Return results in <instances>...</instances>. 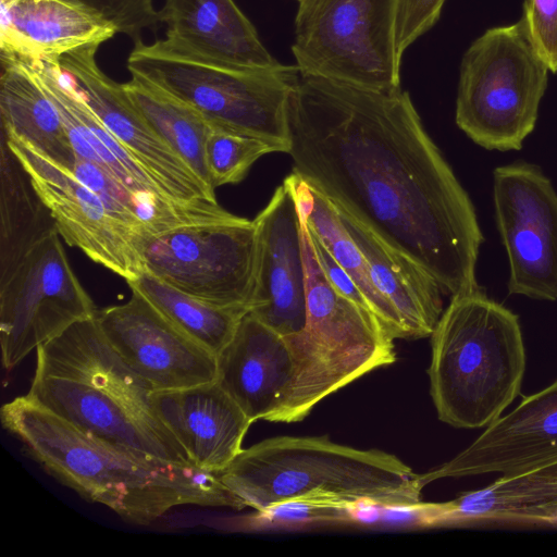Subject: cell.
Returning <instances> with one entry per match:
<instances>
[{
	"label": "cell",
	"instance_id": "6da1fadb",
	"mask_svg": "<svg viewBox=\"0 0 557 557\" xmlns=\"http://www.w3.org/2000/svg\"><path fill=\"white\" fill-rule=\"evenodd\" d=\"M293 172L408 257L444 295L479 286L474 206L407 91L301 73L287 107Z\"/></svg>",
	"mask_w": 557,
	"mask_h": 557
},
{
	"label": "cell",
	"instance_id": "7a4b0ae2",
	"mask_svg": "<svg viewBox=\"0 0 557 557\" xmlns=\"http://www.w3.org/2000/svg\"><path fill=\"white\" fill-rule=\"evenodd\" d=\"M0 418L3 428L49 474L128 522L150 524L182 505L246 507L218 473L100 440L27 395L5 403Z\"/></svg>",
	"mask_w": 557,
	"mask_h": 557
},
{
	"label": "cell",
	"instance_id": "3957f363",
	"mask_svg": "<svg viewBox=\"0 0 557 557\" xmlns=\"http://www.w3.org/2000/svg\"><path fill=\"white\" fill-rule=\"evenodd\" d=\"M36 351L26 395L38 405L111 444L190 463L152 406L153 388L122 360L95 315L72 324Z\"/></svg>",
	"mask_w": 557,
	"mask_h": 557
},
{
	"label": "cell",
	"instance_id": "277c9868",
	"mask_svg": "<svg viewBox=\"0 0 557 557\" xmlns=\"http://www.w3.org/2000/svg\"><path fill=\"white\" fill-rule=\"evenodd\" d=\"M221 482L246 507L286 499L383 506L421 502L419 474L393 454L337 444L329 436H275L243 449Z\"/></svg>",
	"mask_w": 557,
	"mask_h": 557
},
{
	"label": "cell",
	"instance_id": "5b68a950",
	"mask_svg": "<svg viewBox=\"0 0 557 557\" xmlns=\"http://www.w3.org/2000/svg\"><path fill=\"white\" fill-rule=\"evenodd\" d=\"M431 346L430 393L442 422L486 428L520 394L525 350L519 317L482 287L451 296Z\"/></svg>",
	"mask_w": 557,
	"mask_h": 557
},
{
	"label": "cell",
	"instance_id": "8992f818",
	"mask_svg": "<svg viewBox=\"0 0 557 557\" xmlns=\"http://www.w3.org/2000/svg\"><path fill=\"white\" fill-rule=\"evenodd\" d=\"M307 304L306 327L284 337L293 360L289 389L271 422L305 419L325 397L396 360L394 338L368 310L338 292L301 231Z\"/></svg>",
	"mask_w": 557,
	"mask_h": 557
},
{
	"label": "cell",
	"instance_id": "52a82bcc",
	"mask_svg": "<svg viewBox=\"0 0 557 557\" xmlns=\"http://www.w3.org/2000/svg\"><path fill=\"white\" fill-rule=\"evenodd\" d=\"M126 65L132 76L191 106L213 127L261 139L275 152L288 153L287 107L299 76L297 65L264 71L234 69L165 39L134 42Z\"/></svg>",
	"mask_w": 557,
	"mask_h": 557
},
{
	"label": "cell",
	"instance_id": "ba28073f",
	"mask_svg": "<svg viewBox=\"0 0 557 557\" xmlns=\"http://www.w3.org/2000/svg\"><path fill=\"white\" fill-rule=\"evenodd\" d=\"M522 18L487 29L465 52L456 124L487 150H520L533 132L548 84Z\"/></svg>",
	"mask_w": 557,
	"mask_h": 557
},
{
	"label": "cell",
	"instance_id": "9c48e42d",
	"mask_svg": "<svg viewBox=\"0 0 557 557\" xmlns=\"http://www.w3.org/2000/svg\"><path fill=\"white\" fill-rule=\"evenodd\" d=\"M398 0H302L292 47L301 73L357 86L400 87Z\"/></svg>",
	"mask_w": 557,
	"mask_h": 557
},
{
	"label": "cell",
	"instance_id": "30bf717a",
	"mask_svg": "<svg viewBox=\"0 0 557 557\" xmlns=\"http://www.w3.org/2000/svg\"><path fill=\"white\" fill-rule=\"evenodd\" d=\"M146 272L205 301L247 307L255 292L257 230L235 216L181 225L148 237Z\"/></svg>",
	"mask_w": 557,
	"mask_h": 557
},
{
	"label": "cell",
	"instance_id": "8fae6325",
	"mask_svg": "<svg viewBox=\"0 0 557 557\" xmlns=\"http://www.w3.org/2000/svg\"><path fill=\"white\" fill-rule=\"evenodd\" d=\"M96 311L70 264L58 230L51 232L0 281L3 367L13 369L34 349Z\"/></svg>",
	"mask_w": 557,
	"mask_h": 557
},
{
	"label": "cell",
	"instance_id": "7c38bea8",
	"mask_svg": "<svg viewBox=\"0 0 557 557\" xmlns=\"http://www.w3.org/2000/svg\"><path fill=\"white\" fill-rule=\"evenodd\" d=\"M1 134L67 245L127 283L146 272L147 236L114 215L71 171L2 128Z\"/></svg>",
	"mask_w": 557,
	"mask_h": 557
},
{
	"label": "cell",
	"instance_id": "4fadbf2b",
	"mask_svg": "<svg viewBox=\"0 0 557 557\" xmlns=\"http://www.w3.org/2000/svg\"><path fill=\"white\" fill-rule=\"evenodd\" d=\"M493 200L509 294L557 300V193L550 180L525 161L497 166Z\"/></svg>",
	"mask_w": 557,
	"mask_h": 557
},
{
	"label": "cell",
	"instance_id": "5bb4252c",
	"mask_svg": "<svg viewBox=\"0 0 557 557\" xmlns=\"http://www.w3.org/2000/svg\"><path fill=\"white\" fill-rule=\"evenodd\" d=\"M99 46L87 45L64 53L59 59L60 70L103 125L168 197L181 203H219L214 190L194 173L134 108L123 84L101 71L96 60Z\"/></svg>",
	"mask_w": 557,
	"mask_h": 557
},
{
	"label": "cell",
	"instance_id": "9a60e30c",
	"mask_svg": "<svg viewBox=\"0 0 557 557\" xmlns=\"http://www.w3.org/2000/svg\"><path fill=\"white\" fill-rule=\"evenodd\" d=\"M95 317L109 344L153 391L216 381V356L175 326L138 292L132 290L122 305L97 309Z\"/></svg>",
	"mask_w": 557,
	"mask_h": 557
},
{
	"label": "cell",
	"instance_id": "2e32d148",
	"mask_svg": "<svg viewBox=\"0 0 557 557\" xmlns=\"http://www.w3.org/2000/svg\"><path fill=\"white\" fill-rule=\"evenodd\" d=\"M257 230L255 292L249 312L283 337L307 323L300 214L288 175L253 219Z\"/></svg>",
	"mask_w": 557,
	"mask_h": 557
},
{
	"label": "cell",
	"instance_id": "e0dca14e",
	"mask_svg": "<svg viewBox=\"0 0 557 557\" xmlns=\"http://www.w3.org/2000/svg\"><path fill=\"white\" fill-rule=\"evenodd\" d=\"M557 460V379L523 396L449 461L419 474L423 486L445 478L484 473L517 474Z\"/></svg>",
	"mask_w": 557,
	"mask_h": 557
},
{
	"label": "cell",
	"instance_id": "ac0fdd59",
	"mask_svg": "<svg viewBox=\"0 0 557 557\" xmlns=\"http://www.w3.org/2000/svg\"><path fill=\"white\" fill-rule=\"evenodd\" d=\"M151 401L195 467L219 473L243 450L252 422L216 381L154 391Z\"/></svg>",
	"mask_w": 557,
	"mask_h": 557
},
{
	"label": "cell",
	"instance_id": "d6986e66",
	"mask_svg": "<svg viewBox=\"0 0 557 557\" xmlns=\"http://www.w3.org/2000/svg\"><path fill=\"white\" fill-rule=\"evenodd\" d=\"M285 338L248 312L216 356V382L255 422L270 421L292 383Z\"/></svg>",
	"mask_w": 557,
	"mask_h": 557
},
{
	"label": "cell",
	"instance_id": "ffe728a7",
	"mask_svg": "<svg viewBox=\"0 0 557 557\" xmlns=\"http://www.w3.org/2000/svg\"><path fill=\"white\" fill-rule=\"evenodd\" d=\"M116 33L108 21L70 0H1V58L59 67L64 53L101 45Z\"/></svg>",
	"mask_w": 557,
	"mask_h": 557
},
{
	"label": "cell",
	"instance_id": "44dd1931",
	"mask_svg": "<svg viewBox=\"0 0 557 557\" xmlns=\"http://www.w3.org/2000/svg\"><path fill=\"white\" fill-rule=\"evenodd\" d=\"M165 40L225 66L264 71L282 66L233 0H164Z\"/></svg>",
	"mask_w": 557,
	"mask_h": 557
},
{
	"label": "cell",
	"instance_id": "7402d4cb",
	"mask_svg": "<svg viewBox=\"0 0 557 557\" xmlns=\"http://www.w3.org/2000/svg\"><path fill=\"white\" fill-rule=\"evenodd\" d=\"M512 522L557 528V460L433 503L432 527Z\"/></svg>",
	"mask_w": 557,
	"mask_h": 557
},
{
	"label": "cell",
	"instance_id": "603a6c76",
	"mask_svg": "<svg viewBox=\"0 0 557 557\" xmlns=\"http://www.w3.org/2000/svg\"><path fill=\"white\" fill-rule=\"evenodd\" d=\"M21 62L57 106L77 157L98 164L143 197L173 200L103 125L60 67L45 62Z\"/></svg>",
	"mask_w": 557,
	"mask_h": 557
},
{
	"label": "cell",
	"instance_id": "cb8c5ba5",
	"mask_svg": "<svg viewBox=\"0 0 557 557\" xmlns=\"http://www.w3.org/2000/svg\"><path fill=\"white\" fill-rule=\"evenodd\" d=\"M338 214L363 255L374 285L399 313L408 338L431 336L444 311L443 292L436 281L355 220Z\"/></svg>",
	"mask_w": 557,
	"mask_h": 557
},
{
	"label": "cell",
	"instance_id": "d4e9b609",
	"mask_svg": "<svg viewBox=\"0 0 557 557\" xmlns=\"http://www.w3.org/2000/svg\"><path fill=\"white\" fill-rule=\"evenodd\" d=\"M1 63V128L72 171L76 153L57 106L24 63L5 58Z\"/></svg>",
	"mask_w": 557,
	"mask_h": 557
},
{
	"label": "cell",
	"instance_id": "484cf974",
	"mask_svg": "<svg viewBox=\"0 0 557 557\" xmlns=\"http://www.w3.org/2000/svg\"><path fill=\"white\" fill-rule=\"evenodd\" d=\"M290 175L298 209L305 216L308 227L358 286L383 330L394 339H408L399 313L374 285L368 263L342 223L337 210L296 174Z\"/></svg>",
	"mask_w": 557,
	"mask_h": 557
},
{
	"label": "cell",
	"instance_id": "4316f807",
	"mask_svg": "<svg viewBox=\"0 0 557 557\" xmlns=\"http://www.w3.org/2000/svg\"><path fill=\"white\" fill-rule=\"evenodd\" d=\"M55 230L53 218L1 134L0 281L34 245Z\"/></svg>",
	"mask_w": 557,
	"mask_h": 557
},
{
	"label": "cell",
	"instance_id": "83f0119b",
	"mask_svg": "<svg viewBox=\"0 0 557 557\" xmlns=\"http://www.w3.org/2000/svg\"><path fill=\"white\" fill-rule=\"evenodd\" d=\"M134 108L211 189L206 161L210 122L195 108L137 76L123 84ZM214 190V189H213Z\"/></svg>",
	"mask_w": 557,
	"mask_h": 557
},
{
	"label": "cell",
	"instance_id": "f1b7e54d",
	"mask_svg": "<svg viewBox=\"0 0 557 557\" xmlns=\"http://www.w3.org/2000/svg\"><path fill=\"white\" fill-rule=\"evenodd\" d=\"M181 331L218 356L235 335L247 307L214 305L144 272L127 283Z\"/></svg>",
	"mask_w": 557,
	"mask_h": 557
},
{
	"label": "cell",
	"instance_id": "f546056e",
	"mask_svg": "<svg viewBox=\"0 0 557 557\" xmlns=\"http://www.w3.org/2000/svg\"><path fill=\"white\" fill-rule=\"evenodd\" d=\"M271 152L275 149L261 139L212 127L206 144L211 187L242 182L251 165Z\"/></svg>",
	"mask_w": 557,
	"mask_h": 557
},
{
	"label": "cell",
	"instance_id": "4dcf8cb0",
	"mask_svg": "<svg viewBox=\"0 0 557 557\" xmlns=\"http://www.w3.org/2000/svg\"><path fill=\"white\" fill-rule=\"evenodd\" d=\"M351 505L286 499L256 510L249 518L255 528L298 529L319 523H352Z\"/></svg>",
	"mask_w": 557,
	"mask_h": 557
},
{
	"label": "cell",
	"instance_id": "1f68e13d",
	"mask_svg": "<svg viewBox=\"0 0 557 557\" xmlns=\"http://www.w3.org/2000/svg\"><path fill=\"white\" fill-rule=\"evenodd\" d=\"M98 14L108 21L117 33L133 39H143L145 30L156 32L159 28L160 13L153 0H70Z\"/></svg>",
	"mask_w": 557,
	"mask_h": 557
},
{
	"label": "cell",
	"instance_id": "d6a6232c",
	"mask_svg": "<svg viewBox=\"0 0 557 557\" xmlns=\"http://www.w3.org/2000/svg\"><path fill=\"white\" fill-rule=\"evenodd\" d=\"M521 18L534 50L557 73V0H525Z\"/></svg>",
	"mask_w": 557,
	"mask_h": 557
},
{
	"label": "cell",
	"instance_id": "836d02e7",
	"mask_svg": "<svg viewBox=\"0 0 557 557\" xmlns=\"http://www.w3.org/2000/svg\"><path fill=\"white\" fill-rule=\"evenodd\" d=\"M445 0H398L396 46L403 52L438 21Z\"/></svg>",
	"mask_w": 557,
	"mask_h": 557
},
{
	"label": "cell",
	"instance_id": "e575fe53",
	"mask_svg": "<svg viewBox=\"0 0 557 557\" xmlns=\"http://www.w3.org/2000/svg\"><path fill=\"white\" fill-rule=\"evenodd\" d=\"M315 257L331 284L343 295L371 312L368 302L346 271L337 263L318 236L308 227ZM372 313V312H371ZM373 314V313H372Z\"/></svg>",
	"mask_w": 557,
	"mask_h": 557
},
{
	"label": "cell",
	"instance_id": "d590c367",
	"mask_svg": "<svg viewBox=\"0 0 557 557\" xmlns=\"http://www.w3.org/2000/svg\"><path fill=\"white\" fill-rule=\"evenodd\" d=\"M432 503H413L406 505H381L380 523L400 527H432Z\"/></svg>",
	"mask_w": 557,
	"mask_h": 557
},
{
	"label": "cell",
	"instance_id": "8d00e7d4",
	"mask_svg": "<svg viewBox=\"0 0 557 557\" xmlns=\"http://www.w3.org/2000/svg\"><path fill=\"white\" fill-rule=\"evenodd\" d=\"M299 2L302 1V0H298Z\"/></svg>",
	"mask_w": 557,
	"mask_h": 557
}]
</instances>
